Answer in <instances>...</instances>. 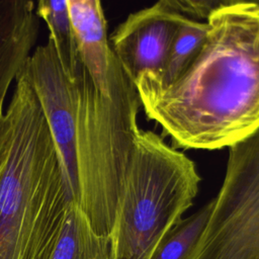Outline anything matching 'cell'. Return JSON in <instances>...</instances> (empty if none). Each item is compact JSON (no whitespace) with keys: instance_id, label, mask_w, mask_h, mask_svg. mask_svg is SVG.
Here are the masks:
<instances>
[{"instance_id":"cell-1","label":"cell","mask_w":259,"mask_h":259,"mask_svg":"<svg viewBox=\"0 0 259 259\" xmlns=\"http://www.w3.org/2000/svg\"><path fill=\"white\" fill-rule=\"evenodd\" d=\"M206 22L174 82L147 73L134 82L146 115L184 149L230 148L259 128V2L224 1Z\"/></svg>"},{"instance_id":"cell-2","label":"cell","mask_w":259,"mask_h":259,"mask_svg":"<svg viewBox=\"0 0 259 259\" xmlns=\"http://www.w3.org/2000/svg\"><path fill=\"white\" fill-rule=\"evenodd\" d=\"M6 112L12 141L0 178V259H50L73 201L44 111L23 73Z\"/></svg>"},{"instance_id":"cell-3","label":"cell","mask_w":259,"mask_h":259,"mask_svg":"<svg viewBox=\"0 0 259 259\" xmlns=\"http://www.w3.org/2000/svg\"><path fill=\"white\" fill-rule=\"evenodd\" d=\"M75 82L78 96L76 204L98 235L109 237L134 140L140 130L137 117L142 104L135 83L115 56L108 95L94 86L81 62Z\"/></svg>"},{"instance_id":"cell-4","label":"cell","mask_w":259,"mask_h":259,"mask_svg":"<svg viewBox=\"0 0 259 259\" xmlns=\"http://www.w3.org/2000/svg\"><path fill=\"white\" fill-rule=\"evenodd\" d=\"M194 162L156 133L134 140L113 226L110 259H152L199 190Z\"/></svg>"},{"instance_id":"cell-5","label":"cell","mask_w":259,"mask_h":259,"mask_svg":"<svg viewBox=\"0 0 259 259\" xmlns=\"http://www.w3.org/2000/svg\"><path fill=\"white\" fill-rule=\"evenodd\" d=\"M44 111L58 149L69 196L78 198L76 160L77 86L62 68L53 44L38 46L30 54L24 70Z\"/></svg>"},{"instance_id":"cell-6","label":"cell","mask_w":259,"mask_h":259,"mask_svg":"<svg viewBox=\"0 0 259 259\" xmlns=\"http://www.w3.org/2000/svg\"><path fill=\"white\" fill-rule=\"evenodd\" d=\"M186 16L171 0L131 13L109 36V44L120 67L135 82L142 74L161 76L172 41Z\"/></svg>"},{"instance_id":"cell-7","label":"cell","mask_w":259,"mask_h":259,"mask_svg":"<svg viewBox=\"0 0 259 259\" xmlns=\"http://www.w3.org/2000/svg\"><path fill=\"white\" fill-rule=\"evenodd\" d=\"M78 57L94 86L104 95L110 93L113 53L107 25L98 0H67Z\"/></svg>"},{"instance_id":"cell-8","label":"cell","mask_w":259,"mask_h":259,"mask_svg":"<svg viewBox=\"0 0 259 259\" xmlns=\"http://www.w3.org/2000/svg\"><path fill=\"white\" fill-rule=\"evenodd\" d=\"M37 32L34 2L0 0V109L11 83L24 70Z\"/></svg>"},{"instance_id":"cell-9","label":"cell","mask_w":259,"mask_h":259,"mask_svg":"<svg viewBox=\"0 0 259 259\" xmlns=\"http://www.w3.org/2000/svg\"><path fill=\"white\" fill-rule=\"evenodd\" d=\"M50 259H110L109 237L98 235L78 204L71 202Z\"/></svg>"},{"instance_id":"cell-10","label":"cell","mask_w":259,"mask_h":259,"mask_svg":"<svg viewBox=\"0 0 259 259\" xmlns=\"http://www.w3.org/2000/svg\"><path fill=\"white\" fill-rule=\"evenodd\" d=\"M35 13L49 28V40L54 46L62 68L68 77L74 80L80 60L67 0H40L35 3Z\"/></svg>"},{"instance_id":"cell-11","label":"cell","mask_w":259,"mask_h":259,"mask_svg":"<svg viewBox=\"0 0 259 259\" xmlns=\"http://www.w3.org/2000/svg\"><path fill=\"white\" fill-rule=\"evenodd\" d=\"M207 29L206 21L185 17L172 41L161 76L158 78L153 76L161 85L171 84L185 70L201 49Z\"/></svg>"},{"instance_id":"cell-12","label":"cell","mask_w":259,"mask_h":259,"mask_svg":"<svg viewBox=\"0 0 259 259\" xmlns=\"http://www.w3.org/2000/svg\"><path fill=\"white\" fill-rule=\"evenodd\" d=\"M212 199L182 219L165 237L152 259H187L208 220Z\"/></svg>"},{"instance_id":"cell-13","label":"cell","mask_w":259,"mask_h":259,"mask_svg":"<svg viewBox=\"0 0 259 259\" xmlns=\"http://www.w3.org/2000/svg\"><path fill=\"white\" fill-rule=\"evenodd\" d=\"M172 5L184 16L198 21H206L211 12L223 2L218 1H179L171 0Z\"/></svg>"},{"instance_id":"cell-14","label":"cell","mask_w":259,"mask_h":259,"mask_svg":"<svg viewBox=\"0 0 259 259\" xmlns=\"http://www.w3.org/2000/svg\"><path fill=\"white\" fill-rule=\"evenodd\" d=\"M12 141V122L9 114L0 109V178L6 166Z\"/></svg>"}]
</instances>
